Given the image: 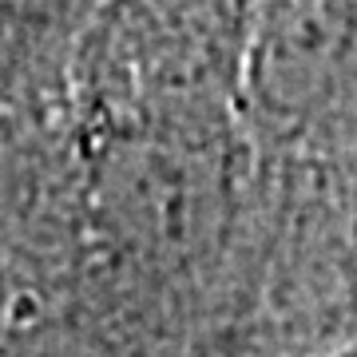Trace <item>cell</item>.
<instances>
[{"label": "cell", "instance_id": "cell-1", "mask_svg": "<svg viewBox=\"0 0 357 357\" xmlns=\"http://www.w3.org/2000/svg\"><path fill=\"white\" fill-rule=\"evenodd\" d=\"M354 0H255L238 96L270 119H302L349 91Z\"/></svg>", "mask_w": 357, "mask_h": 357}]
</instances>
